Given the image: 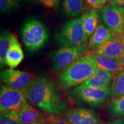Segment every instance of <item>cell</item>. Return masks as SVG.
I'll return each instance as SVG.
<instances>
[{
    "mask_svg": "<svg viewBox=\"0 0 124 124\" xmlns=\"http://www.w3.org/2000/svg\"><path fill=\"white\" fill-rule=\"evenodd\" d=\"M27 102L24 92L12 89L6 85H1V114L13 111H20Z\"/></svg>",
    "mask_w": 124,
    "mask_h": 124,
    "instance_id": "8",
    "label": "cell"
},
{
    "mask_svg": "<svg viewBox=\"0 0 124 124\" xmlns=\"http://www.w3.org/2000/svg\"><path fill=\"white\" fill-rule=\"evenodd\" d=\"M0 77L7 86L24 93L35 80L33 75L29 72L11 69L1 71Z\"/></svg>",
    "mask_w": 124,
    "mask_h": 124,
    "instance_id": "9",
    "label": "cell"
},
{
    "mask_svg": "<svg viewBox=\"0 0 124 124\" xmlns=\"http://www.w3.org/2000/svg\"><path fill=\"white\" fill-rule=\"evenodd\" d=\"M18 114L20 121L23 124H32L42 120L43 117L42 114L28 102L18 111Z\"/></svg>",
    "mask_w": 124,
    "mask_h": 124,
    "instance_id": "17",
    "label": "cell"
},
{
    "mask_svg": "<svg viewBox=\"0 0 124 124\" xmlns=\"http://www.w3.org/2000/svg\"><path fill=\"white\" fill-rule=\"evenodd\" d=\"M64 117L72 124H101L95 113L91 110L78 108L66 111Z\"/></svg>",
    "mask_w": 124,
    "mask_h": 124,
    "instance_id": "10",
    "label": "cell"
},
{
    "mask_svg": "<svg viewBox=\"0 0 124 124\" xmlns=\"http://www.w3.org/2000/svg\"><path fill=\"white\" fill-rule=\"evenodd\" d=\"M100 17L108 28L117 36L124 34V8L106 5L98 10Z\"/></svg>",
    "mask_w": 124,
    "mask_h": 124,
    "instance_id": "7",
    "label": "cell"
},
{
    "mask_svg": "<svg viewBox=\"0 0 124 124\" xmlns=\"http://www.w3.org/2000/svg\"><path fill=\"white\" fill-rule=\"evenodd\" d=\"M110 115L114 118L124 117V95L113 98L106 107Z\"/></svg>",
    "mask_w": 124,
    "mask_h": 124,
    "instance_id": "20",
    "label": "cell"
},
{
    "mask_svg": "<svg viewBox=\"0 0 124 124\" xmlns=\"http://www.w3.org/2000/svg\"><path fill=\"white\" fill-rule=\"evenodd\" d=\"M86 3L92 9H99L106 5V3L109 0H84Z\"/></svg>",
    "mask_w": 124,
    "mask_h": 124,
    "instance_id": "25",
    "label": "cell"
},
{
    "mask_svg": "<svg viewBox=\"0 0 124 124\" xmlns=\"http://www.w3.org/2000/svg\"><path fill=\"white\" fill-rule=\"evenodd\" d=\"M12 33L9 31L2 30L0 35V66L1 68L7 66L6 58L9 46Z\"/></svg>",
    "mask_w": 124,
    "mask_h": 124,
    "instance_id": "19",
    "label": "cell"
},
{
    "mask_svg": "<svg viewBox=\"0 0 124 124\" xmlns=\"http://www.w3.org/2000/svg\"><path fill=\"white\" fill-rule=\"evenodd\" d=\"M104 124H124V119H118L114 121L107 122Z\"/></svg>",
    "mask_w": 124,
    "mask_h": 124,
    "instance_id": "28",
    "label": "cell"
},
{
    "mask_svg": "<svg viewBox=\"0 0 124 124\" xmlns=\"http://www.w3.org/2000/svg\"><path fill=\"white\" fill-rule=\"evenodd\" d=\"M43 119L48 124H72L66 118L59 115L46 114L43 116Z\"/></svg>",
    "mask_w": 124,
    "mask_h": 124,
    "instance_id": "24",
    "label": "cell"
},
{
    "mask_svg": "<svg viewBox=\"0 0 124 124\" xmlns=\"http://www.w3.org/2000/svg\"></svg>",
    "mask_w": 124,
    "mask_h": 124,
    "instance_id": "32",
    "label": "cell"
},
{
    "mask_svg": "<svg viewBox=\"0 0 124 124\" xmlns=\"http://www.w3.org/2000/svg\"><path fill=\"white\" fill-rule=\"evenodd\" d=\"M21 0H0V11L7 13L20 7Z\"/></svg>",
    "mask_w": 124,
    "mask_h": 124,
    "instance_id": "23",
    "label": "cell"
},
{
    "mask_svg": "<svg viewBox=\"0 0 124 124\" xmlns=\"http://www.w3.org/2000/svg\"><path fill=\"white\" fill-rule=\"evenodd\" d=\"M39 1L44 7L48 8H53L59 2V0H39Z\"/></svg>",
    "mask_w": 124,
    "mask_h": 124,
    "instance_id": "26",
    "label": "cell"
},
{
    "mask_svg": "<svg viewBox=\"0 0 124 124\" xmlns=\"http://www.w3.org/2000/svg\"><path fill=\"white\" fill-rule=\"evenodd\" d=\"M25 95L28 101L46 114L59 115L67 108L66 103L55 86L45 77L35 79Z\"/></svg>",
    "mask_w": 124,
    "mask_h": 124,
    "instance_id": "1",
    "label": "cell"
},
{
    "mask_svg": "<svg viewBox=\"0 0 124 124\" xmlns=\"http://www.w3.org/2000/svg\"><path fill=\"white\" fill-rule=\"evenodd\" d=\"M95 63L98 67L99 69L114 75L118 71L124 69L122 59H114L106 56L94 52H88Z\"/></svg>",
    "mask_w": 124,
    "mask_h": 124,
    "instance_id": "13",
    "label": "cell"
},
{
    "mask_svg": "<svg viewBox=\"0 0 124 124\" xmlns=\"http://www.w3.org/2000/svg\"><path fill=\"white\" fill-rule=\"evenodd\" d=\"M99 17L98 11L95 9H91L81 16L82 25L88 39L90 38L97 29L99 24Z\"/></svg>",
    "mask_w": 124,
    "mask_h": 124,
    "instance_id": "16",
    "label": "cell"
},
{
    "mask_svg": "<svg viewBox=\"0 0 124 124\" xmlns=\"http://www.w3.org/2000/svg\"><path fill=\"white\" fill-rule=\"evenodd\" d=\"M0 124H23L18 118V111H13L1 114Z\"/></svg>",
    "mask_w": 124,
    "mask_h": 124,
    "instance_id": "22",
    "label": "cell"
},
{
    "mask_svg": "<svg viewBox=\"0 0 124 124\" xmlns=\"http://www.w3.org/2000/svg\"><path fill=\"white\" fill-rule=\"evenodd\" d=\"M63 10L67 16L76 17L82 15L85 10L83 0H63Z\"/></svg>",
    "mask_w": 124,
    "mask_h": 124,
    "instance_id": "18",
    "label": "cell"
},
{
    "mask_svg": "<svg viewBox=\"0 0 124 124\" xmlns=\"http://www.w3.org/2000/svg\"><path fill=\"white\" fill-rule=\"evenodd\" d=\"M87 39L80 18H74L66 23L56 37L62 46H83L86 44Z\"/></svg>",
    "mask_w": 124,
    "mask_h": 124,
    "instance_id": "5",
    "label": "cell"
},
{
    "mask_svg": "<svg viewBox=\"0 0 124 124\" xmlns=\"http://www.w3.org/2000/svg\"><path fill=\"white\" fill-rule=\"evenodd\" d=\"M111 1V0H109V2H110V1Z\"/></svg>",
    "mask_w": 124,
    "mask_h": 124,
    "instance_id": "31",
    "label": "cell"
},
{
    "mask_svg": "<svg viewBox=\"0 0 124 124\" xmlns=\"http://www.w3.org/2000/svg\"><path fill=\"white\" fill-rule=\"evenodd\" d=\"M122 62H123V67L124 69V56L122 58Z\"/></svg>",
    "mask_w": 124,
    "mask_h": 124,
    "instance_id": "30",
    "label": "cell"
},
{
    "mask_svg": "<svg viewBox=\"0 0 124 124\" xmlns=\"http://www.w3.org/2000/svg\"><path fill=\"white\" fill-rule=\"evenodd\" d=\"M87 44L80 46H62L53 52L52 62L53 69L59 71L65 69L88 52Z\"/></svg>",
    "mask_w": 124,
    "mask_h": 124,
    "instance_id": "6",
    "label": "cell"
},
{
    "mask_svg": "<svg viewBox=\"0 0 124 124\" xmlns=\"http://www.w3.org/2000/svg\"><path fill=\"white\" fill-rule=\"evenodd\" d=\"M99 70L94 60L87 52L62 71L59 78V84L64 89L80 86Z\"/></svg>",
    "mask_w": 124,
    "mask_h": 124,
    "instance_id": "2",
    "label": "cell"
},
{
    "mask_svg": "<svg viewBox=\"0 0 124 124\" xmlns=\"http://www.w3.org/2000/svg\"><path fill=\"white\" fill-rule=\"evenodd\" d=\"M114 75L99 70L95 74L83 82L80 86L94 89H104L109 87Z\"/></svg>",
    "mask_w": 124,
    "mask_h": 124,
    "instance_id": "15",
    "label": "cell"
},
{
    "mask_svg": "<svg viewBox=\"0 0 124 124\" xmlns=\"http://www.w3.org/2000/svg\"><path fill=\"white\" fill-rule=\"evenodd\" d=\"M71 100L78 105L95 108L101 105L112 97L111 88L94 89L76 87L69 94Z\"/></svg>",
    "mask_w": 124,
    "mask_h": 124,
    "instance_id": "4",
    "label": "cell"
},
{
    "mask_svg": "<svg viewBox=\"0 0 124 124\" xmlns=\"http://www.w3.org/2000/svg\"><path fill=\"white\" fill-rule=\"evenodd\" d=\"M94 52L110 58L122 59L124 56V35L116 36Z\"/></svg>",
    "mask_w": 124,
    "mask_h": 124,
    "instance_id": "11",
    "label": "cell"
},
{
    "mask_svg": "<svg viewBox=\"0 0 124 124\" xmlns=\"http://www.w3.org/2000/svg\"><path fill=\"white\" fill-rule=\"evenodd\" d=\"M109 4L114 7L124 8V0H111Z\"/></svg>",
    "mask_w": 124,
    "mask_h": 124,
    "instance_id": "27",
    "label": "cell"
},
{
    "mask_svg": "<svg viewBox=\"0 0 124 124\" xmlns=\"http://www.w3.org/2000/svg\"><path fill=\"white\" fill-rule=\"evenodd\" d=\"M48 124L47 122H46V120L43 119V117L42 120H40V121H38L36 122H35V123H33V124Z\"/></svg>",
    "mask_w": 124,
    "mask_h": 124,
    "instance_id": "29",
    "label": "cell"
},
{
    "mask_svg": "<svg viewBox=\"0 0 124 124\" xmlns=\"http://www.w3.org/2000/svg\"><path fill=\"white\" fill-rule=\"evenodd\" d=\"M22 41L30 52H35L43 47L48 39V32L39 20L29 18L21 29Z\"/></svg>",
    "mask_w": 124,
    "mask_h": 124,
    "instance_id": "3",
    "label": "cell"
},
{
    "mask_svg": "<svg viewBox=\"0 0 124 124\" xmlns=\"http://www.w3.org/2000/svg\"><path fill=\"white\" fill-rule=\"evenodd\" d=\"M113 98L124 95V70H122L114 75L111 87Z\"/></svg>",
    "mask_w": 124,
    "mask_h": 124,
    "instance_id": "21",
    "label": "cell"
},
{
    "mask_svg": "<svg viewBox=\"0 0 124 124\" xmlns=\"http://www.w3.org/2000/svg\"><path fill=\"white\" fill-rule=\"evenodd\" d=\"M24 58V53L17 36L12 33L10 46L8 51L6 64L9 69H14L21 63Z\"/></svg>",
    "mask_w": 124,
    "mask_h": 124,
    "instance_id": "14",
    "label": "cell"
},
{
    "mask_svg": "<svg viewBox=\"0 0 124 124\" xmlns=\"http://www.w3.org/2000/svg\"><path fill=\"white\" fill-rule=\"evenodd\" d=\"M116 36L117 35L110 31L105 25L99 23L95 32L90 38L87 44L88 50L89 51L88 52H95Z\"/></svg>",
    "mask_w": 124,
    "mask_h": 124,
    "instance_id": "12",
    "label": "cell"
}]
</instances>
